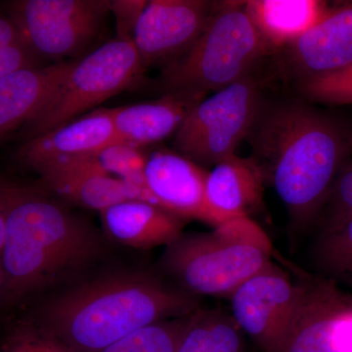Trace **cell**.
I'll use <instances>...</instances> for the list:
<instances>
[{
	"label": "cell",
	"instance_id": "obj_1",
	"mask_svg": "<svg viewBox=\"0 0 352 352\" xmlns=\"http://www.w3.org/2000/svg\"><path fill=\"white\" fill-rule=\"evenodd\" d=\"M251 159L287 208L292 231L314 226L352 155V129L302 102L266 106L248 136Z\"/></svg>",
	"mask_w": 352,
	"mask_h": 352
},
{
	"label": "cell",
	"instance_id": "obj_2",
	"mask_svg": "<svg viewBox=\"0 0 352 352\" xmlns=\"http://www.w3.org/2000/svg\"><path fill=\"white\" fill-rule=\"evenodd\" d=\"M198 305V296L149 273H118L54 298L39 328L76 352H101L138 329L192 314Z\"/></svg>",
	"mask_w": 352,
	"mask_h": 352
},
{
	"label": "cell",
	"instance_id": "obj_3",
	"mask_svg": "<svg viewBox=\"0 0 352 352\" xmlns=\"http://www.w3.org/2000/svg\"><path fill=\"white\" fill-rule=\"evenodd\" d=\"M6 237L0 252L2 295L20 298L101 251L87 222L36 190L0 176Z\"/></svg>",
	"mask_w": 352,
	"mask_h": 352
},
{
	"label": "cell",
	"instance_id": "obj_4",
	"mask_svg": "<svg viewBox=\"0 0 352 352\" xmlns=\"http://www.w3.org/2000/svg\"><path fill=\"white\" fill-rule=\"evenodd\" d=\"M166 248L164 267L196 296H229L272 263L270 238L247 217L228 220L212 232L182 233Z\"/></svg>",
	"mask_w": 352,
	"mask_h": 352
},
{
	"label": "cell",
	"instance_id": "obj_5",
	"mask_svg": "<svg viewBox=\"0 0 352 352\" xmlns=\"http://www.w3.org/2000/svg\"><path fill=\"white\" fill-rule=\"evenodd\" d=\"M245 10V1L220 2L195 43L164 67V94L206 97L239 82L272 53Z\"/></svg>",
	"mask_w": 352,
	"mask_h": 352
},
{
	"label": "cell",
	"instance_id": "obj_6",
	"mask_svg": "<svg viewBox=\"0 0 352 352\" xmlns=\"http://www.w3.org/2000/svg\"><path fill=\"white\" fill-rule=\"evenodd\" d=\"M145 69L133 41L112 39L75 62L50 100L22 127L23 135L29 140L73 122L133 87Z\"/></svg>",
	"mask_w": 352,
	"mask_h": 352
},
{
	"label": "cell",
	"instance_id": "obj_7",
	"mask_svg": "<svg viewBox=\"0 0 352 352\" xmlns=\"http://www.w3.org/2000/svg\"><path fill=\"white\" fill-rule=\"evenodd\" d=\"M263 105L261 82L250 74L190 111L175 132L176 151L203 168L215 166L235 154Z\"/></svg>",
	"mask_w": 352,
	"mask_h": 352
},
{
	"label": "cell",
	"instance_id": "obj_8",
	"mask_svg": "<svg viewBox=\"0 0 352 352\" xmlns=\"http://www.w3.org/2000/svg\"><path fill=\"white\" fill-rule=\"evenodd\" d=\"M109 12L108 0H18L6 13L38 57L62 58L91 43Z\"/></svg>",
	"mask_w": 352,
	"mask_h": 352
},
{
	"label": "cell",
	"instance_id": "obj_9",
	"mask_svg": "<svg viewBox=\"0 0 352 352\" xmlns=\"http://www.w3.org/2000/svg\"><path fill=\"white\" fill-rule=\"evenodd\" d=\"M300 295V281L294 283L272 263L228 296L230 315L261 351L277 352L288 335Z\"/></svg>",
	"mask_w": 352,
	"mask_h": 352
},
{
	"label": "cell",
	"instance_id": "obj_10",
	"mask_svg": "<svg viewBox=\"0 0 352 352\" xmlns=\"http://www.w3.org/2000/svg\"><path fill=\"white\" fill-rule=\"evenodd\" d=\"M291 327L277 352H352V295L332 280L303 277Z\"/></svg>",
	"mask_w": 352,
	"mask_h": 352
},
{
	"label": "cell",
	"instance_id": "obj_11",
	"mask_svg": "<svg viewBox=\"0 0 352 352\" xmlns=\"http://www.w3.org/2000/svg\"><path fill=\"white\" fill-rule=\"evenodd\" d=\"M215 6L204 0L148 1L132 38L145 68L166 66L184 54L201 36Z\"/></svg>",
	"mask_w": 352,
	"mask_h": 352
},
{
	"label": "cell",
	"instance_id": "obj_12",
	"mask_svg": "<svg viewBox=\"0 0 352 352\" xmlns=\"http://www.w3.org/2000/svg\"><path fill=\"white\" fill-rule=\"evenodd\" d=\"M208 170L177 153L160 150L147 157L145 182L160 208L184 219L212 227L228 221L208 205Z\"/></svg>",
	"mask_w": 352,
	"mask_h": 352
},
{
	"label": "cell",
	"instance_id": "obj_13",
	"mask_svg": "<svg viewBox=\"0 0 352 352\" xmlns=\"http://www.w3.org/2000/svg\"><path fill=\"white\" fill-rule=\"evenodd\" d=\"M285 51L288 69L300 83L349 67L352 64V1L329 9Z\"/></svg>",
	"mask_w": 352,
	"mask_h": 352
},
{
	"label": "cell",
	"instance_id": "obj_14",
	"mask_svg": "<svg viewBox=\"0 0 352 352\" xmlns=\"http://www.w3.org/2000/svg\"><path fill=\"white\" fill-rule=\"evenodd\" d=\"M116 141L120 140L109 109H98L25 140L17 151V157L21 163L38 170L60 160L94 155Z\"/></svg>",
	"mask_w": 352,
	"mask_h": 352
},
{
	"label": "cell",
	"instance_id": "obj_15",
	"mask_svg": "<svg viewBox=\"0 0 352 352\" xmlns=\"http://www.w3.org/2000/svg\"><path fill=\"white\" fill-rule=\"evenodd\" d=\"M75 62L30 67L0 80V139L24 126L38 113Z\"/></svg>",
	"mask_w": 352,
	"mask_h": 352
},
{
	"label": "cell",
	"instance_id": "obj_16",
	"mask_svg": "<svg viewBox=\"0 0 352 352\" xmlns=\"http://www.w3.org/2000/svg\"><path fill=\"white\" fill-rule=\"evenodd\" d=\"M203 99L201 95L168 94L159 100L109 109V112L119 140L141 148L175 133Z\"/></svg>",
	"mask_w": 352,
	"mask_h": 352
},
{
	"label": "cell",
	"instance_id": "obj_17",
	"mask_svg": "<svg viewBox=\"0 0 352 352\" xmlns=\"http://www.w3.org/2000/svg\"><path fill=\"white\" fill-rule=\"evenodd\" d=\"M109 237L135 249L168 245L182 234L185 220L140 201H124L100 212Z\"/></svg>",
	"mask_w": 352,
	"mask_h": 352
},
{
	"label": "cell",
	"instance_id": "obj_18",
	"mask_svg": "<svg viewBox=\"0 0 352 352\" xmlns=\"http://www.w3.org/2000/svg\"><path fill=\"white\" fill-rule=\"evenodd\" d=\"M264 178L249 157L232 156L222 160L208 171L206 194L208 205L226 219L250 217L263 201Z\"/></svg>",
	"mask_w": 352,
	"mask_h": 352
},
{
	"label": "cell",
	"instance_id": "obj_19",
	"mask_svg": "<svg viewBox=\"0 0 352 352\" xmlns=\"http://www.w3.org/2000/svg\"><path fill=\"white\" fill-rule=\"evenodd\" d=\"M318 0H249L245 10L256 31L274 52L285 50L329 11Z\"/></svg>",
	"mask_w": 352,
	"mask_h": 352
},
{
	"label": "cell",
	"instance_id": "obj_20",
	"mask_svg": "<svg viewBox=\"0 0 352 352\" xmlns=\"http://www.w3.org/2000/svg\"><path fill=\"white\" fill-rule=\"evenodd\" d=\"M43 182L58 195L83 208L102 210L124 201H140L157 206L147 185L124 182L106 175L45 177Z\"/></svg>",
	"mask_w": 352,
	"mask_h": 352
},
{
	"label": "cell",
	"instance_id": "obj_21",
	"mask_svg": "<svg viewBox=\"0 0 352 352\" xmlns=\"http://www.w3.org/2000/svg\"><path fill=\"white\" fill-rule=\"evenodd\" d=\"M175 352H245V335L230 314L197 309Z\"/></svg>",
	"mask_w": 352,
	"mask_h": 352
},
{
	"label": "cell",
	"instance_id": "obj_22",
	"mask_svg": "<svg viewBox=\"0 0 352 352\" xmlns=\"http://www.w3.org/2000/svg\"><path fill=\"white\" fill-rule=\"evenodd\" d=\"M314 256L326 279L352 286V219L330 232L318 234Z\"/></svg>",
	"mask_w": 352,
	"mask_h": 352
},
{
	"label": "cell",
	"instance_id": "obj_23",
	"mask_svg": "<svg viewBox=\"0 0 352 352\" xmlns=\"http://www.w3.org/2000/svg\"><path fill=\"white\" fill-rule=\"evenodd\" d=\"M190 316L191 314L138 329L101 352H175Z\"/></svg>",
	"mask_w": 352,
	"mask_h": 352
},
{
	"label": "cell",
	"instance_id": "obj_24",
	"mask_svg": "<svg viewBox=\"0 0 352 352\" xmlns=\"http://www.w3.org/2000/svg\"><path fill=\"white\" fill-rule=\"evenodd\" d=\"M95 157L106 175L116 176L124 182L146 185L144 170L148 156L141 148L116 141L95 153Z\"/></svg>",
	"mask_w": 352,
	"mask_h": 352
},
{
	"label": "cell",
	"instance_id": "obj_25",
	"mask_svg": "<svg viewBox=\"0 0 352 352\" xmlns=\"http://www.w3.org/2000/svg\"><path fill=\"white\" fill-rule=\"evenodd\" d=\"M352 219V155L340 168L314 224L330 232Z\"/></svg>",
	"mask_w": 352,
	"mask_h": 352
},
{
	"label": "cell",
	"instance_id": "obj_26",
	"mask_svg": "<svg viewBox=\"0 0 352 352\" xmlns=\"http://www.w3.org/2000/svg\"><path fill=\"white\" fill-rule=\"evenodd\" d=\"M38 59L10 16L0 12V80L19 69L39 66Z\"/></svg>",
	"mask_w": 352,
	"mask_h": 352
},
{
	"label": "cell",
	"instance_id": "obj_27",
	"mask_svg": "<svg viewBox=\"0 0 352 352\" xmlns=\"http://www.w3.org/2000/svg\"><path fill=\"white\" fill-rule=\"evenodd\" d=\"M310 100L335 105H352V64L329 75L300 83Z\"/></svg>",
	"mask_w": 352,
	"mask_h": 352
},
{
	"label": "cell",
	"instance_id": "obj_28",
	"mask_svg": "<svg viewBox=\"0 0 352 352\" xmlns=\"http://www.w3.org/2000/svg\"><path fill=\"white\" fill-rule=\"evenodd\" d=\"M0 352H76L41 328L24 326L7 339Z\"/></svg>",
	"mask_w": 352,
	"mask_h": 352
},
{
	"label": "cell",
	"instance_id": "obj_29",
	"mask_svg": "<svg viewBox=\"0 0 352 352\" xmlns=\"http://www.w3.org/2000/svg\"><path fill=\"white\" fill-rule=\"evenodd\" d=\"M148 1L145 0H113L111 1V12L113 13L117 28V38L131 39L144 10Z\"/></svg>",
	"mask_w": 352,
	"mask_h": 352
},
{
	"label": "cell",
	"instance_id": "obj_30",
	"mask_svg": "<svg viewBox=\"0 0 352 352\" xmlns=\"http://www.w3.org/2000/svg\"><path fill=\"white\" fill-rule=\"evenodd\" d=\"M4 237H6V219H4L3 210L0 207V252L3 245Z\"/></svg>",
	"mask_w": 352,
	"mask_h": 352
},
{
	"label": "cell",
	"instance_id": "obj_31",
	"mask_svg": "<svg viewBox=\"0 0 352 352\" xmlns=\"http://www.w3.org/2000/svg\"><path fill=\"white\" fill-rule=\"evenodd\" d=\"M3 291V273H2L1 265H0V296L2 295Z\"/></svg>",
	"mask_w": 352,
	"mask_h": 352
}]
</instances>
